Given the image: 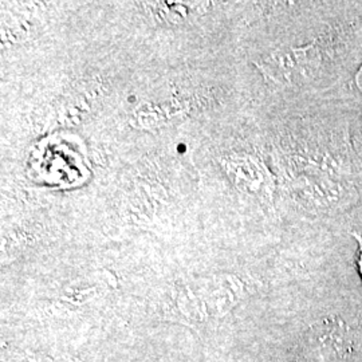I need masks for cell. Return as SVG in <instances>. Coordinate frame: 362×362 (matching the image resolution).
Instances as JSON below:
<instances>
[{
	"label": "cell",
	"mask_w": 362,
	"mask_h": 362,
	"mask_svg": "<svg viewBox=\"0 0 362 362\" xmlns=\"http://www.w3.org/2000/svg\"><path fill=\"white\" fill-rule=\"evenodd\" d=\"M356 238H357V240H358V245H360V254H358V267H360V272H361L362 275V236L360 235H354Z\"/></svg>",
	"instance_id": "obj_1"
},
{
	"label": "cell",
	"mask_w": 362,
	"mask_h": 362,
	"mask_svg": "<svg viewBox=\"0 0 362 362\" xmlns=\"http://www.w3.org/2000/svg\"><path fill=\"white\" fill-rule=\"evenodd\" d=\"M356 83L358 85V88H360V89H362V66L360 67V70H358L357 76H356Z\"/></svg>",
	"instance_id": "obj_2"
}]
</instances>
